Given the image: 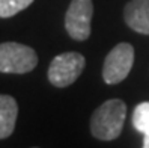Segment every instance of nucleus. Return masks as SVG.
Segmentation results:
<instances>
[{"mask_svg":"<svg viewBox=\"0 0 149 148\" xmlns=\"http://www.w3.org/2000/svg\"><path fill=\"white\" fill-rule=\"evenodd\" d=\"M33 3V0H0V18H9Z\"/></svg>","mask_w":149,"mask_h":148,"instance_id":"9","label":"nucleus"},{"mask_svg":"<svg viewBox=\"0 0 149 148\" xmlns=\"http://www.w3.org/2000/svg\"><path fill=\"white\" fill-rule=\"evenodd\" d=\"M18 104L11 95L0 94V139L9 137L15 128Z\"/></svg>","mask_w":149,"mask_h":148,"instance_id":"7","label":"nucleus"},{"mask_svg":"<svg viewBox=\"0 0 149 148\" xmlns=\"http://www.w3.org/2000/svg\"><path fill=\"white\" fill-rule=\"evenodd\" d=\"M133 126L143 135V147L149 148V101H143L136 106L133 112Z\"/></svg>","mask_w":149,"mask_h":148,"instance_id":"8","label":"nucleus"},{"mask_svg":"<svg viewBox=\"0 0 149 148\" xmlns=\"http://www.w3.org/2000/svg\"><path fill=\"white\" fill-rule=\"evenodd\" d=\"M127 118V104L119 98L104 101L91 118V132L100 141L119 137Z\"/></svg>","mask_w":149,"mask_h":148,"instance_id":"1","label":"nucleus"},{"mask_svg":"<svg viewBox=\"0 0 149 148\" xmlns=\"http://www.w3.org/2000/svg\"><path fill=\"white\" fill-rule=\"evenodd\" d=\"M38 65V55L32 47L20 42L0 44V73L26 74Z\"/></svg>","mask_w":149,"mask_h":148,"instance_id":"2","label":"nucleus"},{"mask_svg":"<svg viewBox=\"0 0 149 148\" xmlns=\"http://www.w3.org/2000/svg\"><path fill=\"white\" fill-rule=\"evenodd\" d=\"M124 20L134 32L149 35V0H130L124 8Z\"/></svg>","mask_w":149,"mask_h":148,"instance_id":"6","label":"nucleus"},{"mask_svg":"<svg viewBox=\"0 0 149 148\" xmlns=\"http://www.w3.org/2000/svg\"><path fill=\"white\" fill-rule=\"evenodd\" d=\"M92 15V0H71L65 14V29L69 36L75 41H86L89 38Z\"/></svg>","mask_w":149,"mask_h":148,"instance_id":"5","label":"nucleus"},{"mask_svg":"<svg viewBox=\"0 0 149 148\" xmlns=\"http://www.w3.org/2000/svg\"><path fill=\"white\" fill-rule=\"evenodd\" d=\"M84 56L77 51H66L57 55L48 67V80L56 88H66L72 85L84 69Z\"/></svg>","mask_w":149,"mask_h":148,"instance_id":"3","label":"nucleus"},{"mask_svg":"<svg viewBox=\"0 0 149 148\" xmlns=\"http://www.w3.org/2000/svg\"><path fill=\"white\" fill-rule=\"evenodd\" d=\"M134 64V48L130 42H119L104 59L102 79L107 85H116L125 80Z\"/></svg>","mask_w":149,"mask_h":148,"instance_id":"4","label":"nucleus"}]
</instances>
